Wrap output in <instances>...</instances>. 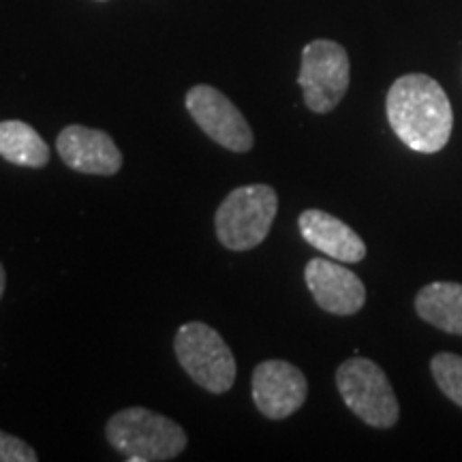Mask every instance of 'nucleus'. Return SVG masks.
I'll list each match as a JSON object with an SVG mask.
<instances>
[{"label": "nucleus", "instance_id": "f257e3e1", "mask_svg": "<svg viewBox=\"0 0 462 462\" xmlns=\"http://www.w3.org/2000/svg\"><path fill=\"white\" fill-rule=\"evenodd\" d=\"M385 112L398 140L415 152L435 154L452 137V103L441 84L424 73L398 78L388 90Z\"/></svg>", "mask_w": 462, "mask_h": 462}, {"label": "nucleus", "instance_id": "f03ea898", "mask_svg": "<svg viewBox=\"0 0 462 462\" xmlns=\"http://www.w3.org/2000/svg\"><path fill=\"white\" fill-rule=\"evenodd\" d=\"M106 439L114 452L131 462H165L187 449L182 426L146 407H126L106 424Z\"/></svg>", "mask_w": 462, "mask_h": 462}, {"label": "nucleus", "instance_id": "7ed1b4c3", "mask_svg": "<svg viewBox=\"0 0 462 462\" xmlns=\"http://www.w3.org/2000/svg\"><path fill=\"white\" fill-rule=\"evenodd\" d=\"M276 212L279 195L270 184L234 189L217 208V238L229 251H251L268 238Z\"/></svg>", "mask_w": 462, "mask_h": 462}, {"label": "nucleus", "instance_id": "20e7f679", "mask_svg": "<svg viewBox=\"0 0 462 462\" xmlns=\"http://www.w3.org/2000/svg\"><path fill=\"white\" fill-rule=\"evenodd\" d=\"M173 354L199 388L210 394H225L234 388L236 357L225 338L204 321H189L178 328Z\"/></svg>", "mask_w": 462, "mask_h": 462}, {"label": "nucleus", "instance_id": "39448f33", "mask_svg": "<svg viewBox=\"0 0 462 462\" xmlns=\"http://www.w3.org/2000/svg\"><path fill=\"white\" fill-rule=\"evenodd\" d=\"M337 388L349 411L373 429H392L401 418L388 374L368 357H349L340 364Z\"/></svg>", "mask_w": 462, "mask_h": 462}, {"label": "nucleus", "instance_id": "423d86ee", "mask_svg": "<svg viewBox=\"0 0 462 462\" xmlns=\"http://www.w3.org/2000/svg\"><path fill=\"white\" fill-rule=\"evenodd\" d=\"M351 82V62L343 45L315 39L302 50L298 84L310 112L330 114L345 99Z\"/></svg>", "mask_w": 462, "mask_h": 462}, {"label": "nucleus", "instance_id": "0eeeda50", "mask_svg": "<svg viewBox=\"0 0 462 462\" xmlns=\"http://www.w3.org/2000/svg\"><path fill=\"white\" fill-rule=\"evenodd\" d=\"M184 106H187V112L193 118V123L225 150L245 154L255 146V135H253V129L246 123L245 114L215 86H193L187 92Z\"/></svg>", "mask_w": 462, "mask_h": 462}, {"label": "nucleus", "instance_id": "6e6552de", "mask_svg": "<svg viewBox=\"0 0 462 462\" xmlns=\"http://www.w3.org/2000/svg\"><path fill=\"white\" fill-rule=\"evenodd\" d=\"M251 392L263 418L285 420L302 409L309 396V381L291 362L265 360L253 371Z\"/></svg>", "mask_w": 462, "mask_h": 462}, {"label": "nucleus", "instance_id": "1a4fd4ad", "mask_svg": "<svg viewBox=\"0 0 462 462\" xmlns=\"http://www.w3.org/2000/svg\"><path fill=\"white\" fill-rule=\"evenodd\" d=\"M56 150L69 170L88 176H116L125 163L109 133L84 125H69L58 133Z\"/></svg>", "mask_w": 462, "mask_h": 462}, {"label": "nucleus", "instance_id": "9d476101", "mask_svg": "<svg viewBox=\"0 0 462 462\" xmlns=\"http://www.w3.org/2000/svg\"><path fill=\"white\" fill-rule=\"evenodd\" d=\"M304 281L317 306L330 315H356L366 302V287L360 276L340 265L337 259H310L304 268Z\"/></svg>", "mask_w": 462, "mask_h": 462}, {"label": "nucleus", "instance_id": "9b49d317", "mask_svg": "<svg viewBox=\"0 0 462 462\" xmlns=\"http://www.w3.org/2000/svg\"><path fill=\"white\" fill-rule=\"evenodd\" d=\"M298 227L310 246L340 263H357L366 257V245L357 231L334 215L310 208L298 217Z\"/></svg>", "mask_w": 462, "mask_h": 462}, {"label": "nucleus", "instance_id": "f8f14e48", "mask_svg": "<svg viewBox=\"0 0 462 462\" xmlns=\"http://www.w3.org/2000/svg\"><path fill=\"white\" fill-rule=\"evenodd\" d=\"M415 313L437 330L462 337V285L460 282H430L415 296Z\"/></svg>", "mask_w": 462, "mask_h": 462}, {"label": "nucleus", "instance_id": "ddd939ff", "mask_svg": "<svg viewBox=\"0 0 462 462\" xmlns=\"http://www.w3.org/2000/svg\"><path fill=\"white\" fill-rule=\"evenodd\" d=\"M0 157L11 165L42 170L50 163V146L28 123L3 120L0 123Z\"/></svg>", "mask_w": 462, "mask_h": 462}, {"label": "nucleus", "instance_id": "4468645a", "mask_svg": "<svg viewBox=\"0 0 462 462\" xmlns=\"http://www.w3.org/2000/svg\"><path fill=\"white\" fill-rule=\"evenodd\" d=\"M430 371L435 377L439 390L446 394L449 401L462 407V356L456 354H437L430 360Z\"/></svg>", "mask_w": 462, "mask_h": 462}, {"label": "nucleus", "instance_id": "2eb2a0df", "mask_svg": "<svg viewBox=\"0 0 462 462\" xmlns=\"http://www.w3.org/2000/svg\"><path fill=\"white\" fill-rule=\"evenodd\" d=\"M34 448L22 441L20 437L0 430V462H37Z\"/></svg>", "mask_w": 462, "mask_h": 462}, {"label": "nucleus", "instance_id": "dca6fc26", "mask_svg": "<svg viewBox=\"0 0 462 462\" xmlns=\"http://www.w3.org/2000/svg\"><path fill=\"white\" fill-rule=\"evenodd\" d=\"M5 287H7V273H5V265L0 263V298H3Z\"/></svg>", "mask_w": 462, "mask_h": 462}, {"label": "nucleus", "instance_id": "f3484780", "mask_svg": "<svg viewBox=\"0 0 462 462\" xmlns=\"http://www.w3.org/2000/svg\"><path fill=\"white\" fill-rule=\"evenodd\" d=\"M101 3H103V0H101Z\"/></svg>", "mask_w": 462, "mask_h": 462}]
</instances>
